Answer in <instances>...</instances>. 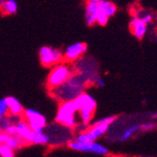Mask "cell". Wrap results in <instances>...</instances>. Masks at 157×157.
Instances as JSON below:
<instances>
[{
    "label": "cell",
    "instance_id": "29",
    "mask_svg": "<svg viewBox=\"0 0 157 157\" xmlns=\"http://www.w3.org/2000/svg\"><path fill=\"white\" fill-rule=\"evenodd\" d=\"M139 157H152V156H139Z\"/></svg>",
    "mask_w": 157,
    "mask_h": 157
},
{
    "label": "cell",
    "instance_id": "22",
    "mask_svg": "<svg viewBox=\"0 0 157 157\" xmlns=\"http://www.w3.org/2000/svg\"><path fill=\"white\" fill-rule=\"evenodd\" d=\"M9 115V106L6 101V98L0 99V117Z\"/></svg>",
    "mask_w": 157,
    "mask_h": 157
},
{
    "label": "cell",
    "instance_id": "26",
    "mask_svg": "<svg viewBox=\"0 0 157 157\" xmlns=\"http://www.w3.org/2000/svg\"><path fill=\"white\" fill-rule=\"evenodd\" d=\"M94 84L97 86L98 88H105V79L102 76H100V75H98L96 77V79L94 81Z\"/></svg>",
    "mask_w": 157,
    "mask_h": 157
},
{
    "label": "cell",
    "instance_id": "20",
    "mask_svg": "<svg viewBox=\"0 0 157 157\" xmlns=\"http://www.w3.org/2000/svg\"><path fill=\"white\" fill-rule=\"evenodd\" d=\"M0 157H15V151L6 144H0Z\"/></svg>",
    "mask_w": 157,
    "mask_h": 157
},
{
    "label": "cell",
    "instance_id": "7",
    "mask_svg": "<svg viewBox=\"0 0 157 157\" xmlns=\"http://www.w3.org/2000/svg\"><path fill=\"white\" fill-rule=\"evenodd\" d=\"M23 119L29 125L32 131L45 129L47 126V120L42 114L33 108H26L22 115Z\"/></svg>",
    "mask_w": 157,
    "mask_h": 157
},
{
    "label": "cell",
    "instance_id": "12",
    "mask_svg": "<svg viewBox=\"0 0 157 157\" xmlns=\"http://www.w3.org/2000/svg\"><path fill=\"white\" fill-rule=\"evenodd\" d=\"M18 11L16 0H0V12L4 15H13Z\"/></svg>",
    "mask_w": 157,
    "mask_h": 157
},
{
    "label": "cell",
    "instance_id": "4",
    "mask_svg": "<svg viewBox=\"0 0 157 157\" xmlns=\"http://www.w3.org/2000/svg\"><path fill=\"white\" fill-rule=\"evenodd\" d=\"M73 72V68L67 62H60L59 64H56L53 67L46 80V85L49 90L55 88H58L60 85L65 83L69 79V77L72 75Z\"/></svg>",
    "mask_w": 157,
    "mask_h": 157
},
{
    "label": "cell",
    "instance_id": "25",
    "mask_svg": "<svg viewBox=\"0 0 157 157\" xmlns=\"http://www.w3.org/2000/svg\"><path fill=\"white\" fill-rule=\"evenodd\" d=\"M5 133H7L10 136H15L16 135V125L14 124H10L6 129L4 130Z\"/></svg>",
    "mask_w": 157,
    "mask_h": 157
},
{
    "label": "cell",
    "instance_id": "24",
    "mask_svg": "<svg viewBox=\"0 0 157 157\" xmlns=\"http://www.w3.org/2000/svg\"><path fill=\"white\" fill-rule=\"evenodd\" d=\"M8 117H9V120H10V123L14 124V125H16L18 122H20L23 120V117L19 116V115H10V114H9Z\"/></svg>",
    "mask_w": 157,
    "mask_h": 157
},
{
    "label": "cell",
    "instance_id": "18",
    "mask_svg": "<svg viewBox=\"0 0 157 157\" xmlns=\"http://www.w3.org/2000/svg\"><path fill=\"white\" fill-rule=\"evenodd\" d=\"M25 143L18 136H10L9 139L6 142V145H8L10 149H12L14 151L20 150Z\"/></svg>",
    "mask_w": 157,
    "mask_h": 157
},
{
    "label": "cell",
    "instance_id": "21",
    "mask_svg": "<svg viewBox=\"0 0 157 157\" xmlns=\"http://www.w3.org/2000/svg\"><path fill=\"white\" fill-rule=\"evenodd\" d=\"M156 128V122L155 121H148L145 123L140 124V131L142 132H151Z\"/></svg>",
    "mask_w": 157,
    "mask_h": 157
},
{
    "label": "cell",
    "instance_id": "17",
    "mask_svg": "<svg viewBox=\"0 0 157 157\" xmlns=\"http://www.w3.org/2000/svg\"><path fill=\"white\" fill-rule=\"evenodd\" d=\"M98 10L103 11L105 15H107L108 18L114 16L117 12V6L112 3L109 0H105V1L101 2L98 5Z\"/></svg>",
    "mask_w": 157,
    "mask_h": 157
},
{
    "label": "cell",
    "instance_id": "6",
    "mask_svg": "<svg viewBox=\"0 0 157 157\" xmlns=\"http://www.w3.org/2000/svg\"><path fill=\"white\" fill-rule=\"evenodd\" d=\"M39 59L40 64L45 67H53L63 60V52L60 49L51 46H41L39 50Z\"/></svg>",
    "mask_w": 157,
    "mask_h": 157
},
{
    "label": "cell",
    "instance_id": "9",
    "mask_svg": "<svg viewBox=\"0 0 157 157\" xmlns=\"http://www.w3.org/2000/svg\"><path fill=\"white\" fill-rule=\"evenodd\" d=\"M129 28L137 40H142L148 32L149 25L134 15L129 23Z\"/></svg>",
    "mask_w": 157,
    "mask_h": 157
},
{
    "label": "cell",
    "instance_id": "11",
    "mask_svg": "<svg viewBox=\"0 0 157 157\" xmlns=\"http://www.w3.org/2000/svg\"><path fill=\"white\" fill-rule=\"evenodd\" d=\"M6 101L9 106V114H10V115H19V116L23 115L25 108L16 97L13 96L6 97Z\"/></svg>",
    "mask_w": 157,
    "mask_h": 157
},
{
    "label": "cell",
    "instance_id": "19",
    "mask_svg": "<svg viewBox=\"0 0 157 157\" xmlns=\"http://www.w3.org/2000/svg\"><path fill=\"white\" fill-rule=\"evenodd\" d=\"M135 16H136L137 18L141 19L143 22H145L146 24L150 25L152 21H153V13L148 10L145 9H138L136 10V12L135 14Z\"/></svg>",
    "mask_w": 157,
    "mask_h": 157
},
{
    "label": "cell",
    "instance_id": "8",
    "mask_svg": "<svg viewBox=\"0 0 157 157\" xmlns=\"http://www.w3.org/2000/svg\"><path fill=\"white\" fill-rule=\"evenodd\" d=\"M88 45L85 42L76 41L68 45L63 52V60L67 63H74L79 60L87 53Z\"/></svg>",
    "mask_w": 157,
    "mask_h": 157
},
{
    "label": "cell",
    "instance_id": "27",
    "mask_svg": "<svg viewBox=\"0 0 157 157\" xmlns=\"http://www.w3.org/2000/svg\"><path fill=\"white\" fill-rule=\"evenodd\" d=\"M9 137H10V135H8L4 131H0V144H6Z\"/></svg>",
    "mask_w": 157,
    "mask_h": 157
},
{
    "label": "cell",
    "instance_id": "2",
    "mask_svg": "<svg viewBox=\"0 0 157 157\" xmlns=\"http://www.w3.org/2000/svg\"><path fill=\"white\" fill-rule=\"evenodd\" d=\"M78 105L76 100L60 103L55 118L56 123H59L69 129H75L79 123L77 120Z\"/></svg>",
    "mask_w": 157,
    "mask_h": 157
},
{
    "label": "cell",
    "instance_id": "28",
    "mask_svg": "<svg viewBox=\"0 0 157 157\" xmlns=\"http://www.w3.org/2000/svg\"><path fill=\"white\" fill-rule=\"evenodd\" d=\"M105 1V0H87V2H90V3H94V4H97L99 5L101 2Z\"/></svg>",
    "mask_w": 157,
    "mask_h": 157
},
{
    "label": "cell",
    "instance_id": "1",
    "mask_svg": "<svg viewBox=\"0 0 157 157\" xmlns=\"http://www.w3.org/2000/svg\"><path fill=\"white\" fill-rule=\"evenodd\" d=\"M88 85V80L82 75L78 73H73L65 83L58 88L50 90V93L59 103L72 101L85 92Z\"/></svg>",
    "mask_w": 157,
    "mask_h": 157
},
{
    "label": "cell",
    "instance_id": "14",
    "mask_svg": "<svg viewBox=\"0 0 157 157\" xmlns=\"http://www.w3.org/2000/svg\"><path fill=\"white\" fill-rule=\"evenodd\" d=\"M109 127L110 126L105 125V124H99V123H95L94 122L92 125L89 126L87 131L92 136V137L94 138V140L97 141L100 137L104 136L107 133Z\"/></svg>",
    "mask_w": 157,
    "mask_h": 157
},
{
    "label": "cell",
    "instance_id": "16",
    "mask_svg": "<svg viewBox=\"0 0 157 157\" xmlns=\"http://www.w3.org/2000/svg\"><path fill=\"white\" fill-rule=\"evenodd\" d=\"M51 142L49 134L44 132V129L34 131V137L32 144L35 145H47Z\"/></svg>",
    "mask_w": 157,
    "mask_h": 157
},
{
    "label": "cell",
    "instance_id": "15",
    "mask_svg": "<svg viewBox=\"0 0 157 157\" xmlns=\"http://www.w3.org/2000/svg\"><path fill=\"white\" fill-rule=\"evenodd\" d=\"M140 131V124H132L128 126L127 128L121 132V134L119 136L118 140L121 142H125L127 140L131 139L136 133Z\"/></svg>",
    "mask_w": 157,
    "mask_h": 157
},
{
    "label": "cell",
    "instance_id": "10",
    "mask_svg": "<svg viewBox=\"0 0 157 157\" xmlns=\"http://www.w3.org/2000/svg\"><path fill=\"white\" fill-rule=\"evenodd\" d=\"M16 136H18L25 144H32L34 131H32L24 119L16 124Z\"/></svg>",
    "mask_w": 157,
    "mask_h": 157
},
{
    "label": "cell",
    "instance_id": "5",
    "mask_svg": "<svg viewBox=\"0 0 157 157\" xmlns=\"http://www.w3.org/2000/svg\"><path fill=\"white\" fill-rule=\"evenodd\" d=\"M68 147L78 152L93 153L101 156H106L109 154V150L97 141H77L74 139L68 142Z\"/></svg>",
    "mask_w": 157,
    "mask_h": 157
},
{
    "label": "cell",
    "instance_id": "13",
    "mask_svg": "<svg viewBox=\"0 0 157 157\" xmlns=\"http://www.w3.org/2000/svg\"><path fill=\"white\" fill-rule=\"evenodd\" d=\"M97 10H98L97 4L87 2L85 9V22L88 25H93L94 24H96Z\"/></svg>",
    "mask_w": 157,
    "mask_h": 157
},
{
    "label": "cell",
    "instance_id": "23",
    "mask_svg": "<svg viewBox=\"0 0 157 157\" xmlns=\"http://www.w3.org/2000/svg\"><path fill=\"white\" fill-rule=\"evenodd\" d=\"M116 121V117L115 116H108L105 118H103L101 120H98L97 121H95V123H99V124H105V125H112Z\"/></svg>",
    "mask_w": 157,
    "mask_h": 157
},
{
    "label": "cell",
    "instance_id": "3",
    "mask_svg": "<svg viewBox=\"0 0 157 157\" xmlns=\"http://www.w3.org/2000/svg\"><path fill=\"white\" fill-rule=\"evenodd\" d=\"M78 105V113L80 122L86 125H90L96 110L97 102L93 96L89 93L83 92L75 98Z\"/></svg>",
    "mask_w": 157,
    "mask_h": 157
}]
</instances>
